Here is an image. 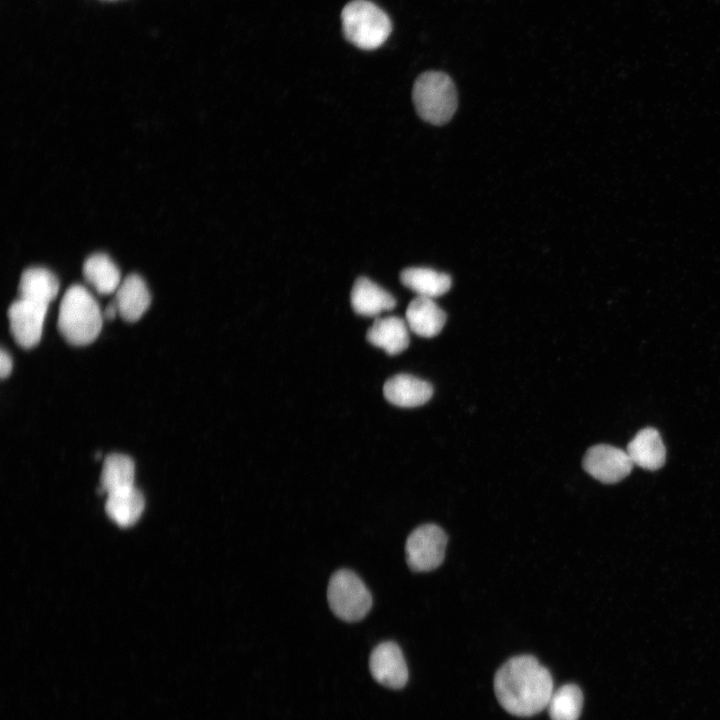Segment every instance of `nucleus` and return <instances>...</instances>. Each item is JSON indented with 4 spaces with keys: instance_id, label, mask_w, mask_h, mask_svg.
Returning a JSON list of instances; mask_svg holds the SVG:
<instances>
[{
    "instance_id": "13",
    "label": "nucleus",
    "mask_w": 720,
    "mask_h": 720,
    "mask_svg": "<svg viewBox=\"0 0 720 720\" xmlns=\"http://www.w3.org/2000/svg\"><path fill=\"white\" fill-rule=\"evenodd\" d=\"M633 465L646 470H658L665 463L666 450L659 432L652 427L640 430L626 450Z\"/></svg>"
},
{
    "instance_id": "4",
    "label": "nucleus",
    "mask_w": 720,
    "mask_h": 720,
    "mask_svg": "<svg viewBox=\"0 0 720 720\" xmlns=\"http://www.w3.org/2000/svg\"><path fill=\"white\" fill-rule=\"evenodd\" d=\"M341 19L347 40L365 50L381 46L392 30L388 15L367 0L349 2L342 10Z\"/></svg>"
},
{
    "instance_id": "22",
    "label": "nucleus",
    "mask_w": 720,
    "mask_h": 720,
    "mask_svg": "<svg viewBox=\"0 0 720 720\" xmlns=\"http://www.w3.org/2000/svg\"><path fill=\"white\" fill-rule=\"evenodd\" d=\"M12 359L4 349L1 350L0 353V375L1 378H6L9 376L12 370Z\"/></svg>"
},
{
    "instance_id": "15",
    "label": "nucleus",
    "mask_w": 720,
    "mask_h": 720,
    "mask_svg": "<svg viewBox=\"0 0 720 720\" xmlns=\"http://www.w3.org/2000/svg\"><path fill=\"white\" fill-rule=\"evenodd\" d=\"M367 340L389 355L399 354L409 345L408 325L396 316L376 318L367 331Z\"/></svg>"
},
{
    "instance_id": "16",
    "label": "nucleus",
    "mask_w": 720,
    "mask_h": 720,
    "mask_svg": "<svg viewBox=\"0 0 720 720\" xmlns=\"http://www.w3.org/2000/svg\"><path fill=\"white\" fill-rule=\"evenodd\" d=\"M58 291V279L50 270L30 267L23 271L18 287L19 298L49 306Z\"/></svg>"
},
{
    "instance_id": "9",
    "label": "nucleus",
    "mask_w": 720,
    "mask_h": 720,
    "mask_svg": "<svg viewBox=\"0 0 720 720\" xmlns=\"http://www.w3.org/2000/svg\"><path fill=\"white\" fill-rule=\"evenodd\" d=\"M369 668L373 678L381 685L400 689L408 680V669L400 647L386 641L377 645L369 659Z\"/></svg>"
},
{
    "instance_id": "17",
    "label": "nucleus",
    "mask_w": 720,
    "mask_h": 720,
    "mask_svg": "<svg viewBox=\"0 0 720 720\" xmlns=\"http://www.w3.org/2000/svg\"><path fill=\"white\" fill-rule=\"evenodd\" d=\"M404 286L414 291L417 296L435 298L449 291L452 281L445 273L431 268L410 267L400 274Z\"/></svg>"
},
{
    "instance_id": "23",
    "label": "nucleus",
    "mask_w": 720,
    "mask_h": 720,
    "mask_svg": "<svg viewBox=\"0 0 720 720\" xmlns=\"http://www.w3.org/2000/svg\"><path fill=\"white\" fill-rule=\"evenodd\" d=\"M118 314H119L118 308H117L115 302L113 301L106 306L104 313H103V317L105 319L112 320Z\"/></svg>"
},
{
    "instance_id": "12",
    "label": "nucleus",
    "mask_w": 720,
    "mask_h": 720,
    "mask_svg": "<svg viewBox=\"0 0 720 720\" xmlns=\"http://www.w3.org/2000/svg\"><path fill=\"white\" fill-rule=\"evenodd\" d=\"M119 315L128 322L139 320L150 306L151 296L144 280L131 274L121 281L113 300Z\"/></svg>"
},
{
    "instance_id": "2",
    "label": "nucleus",
    "mask_w": 720,
    "mask_h": 720,
    "mask_svg": "<svg viewBox=\"0 0 720 720\" xmlns=\"http://www.w3.org/2000/svg\"><path fill=\"white\" fill-rule=\"evenodd\" d=\"M103 313L92 294L81 285L70 286L63 295L58 329L64 339L76 346L93 342L102 329Z\"/></svg>"
},
{
    "instance_id": "19",
    "label": "nucleus",
    "mask_w": 720,
    "mask_h": 720,
    "mask_svg": "<svg viewBox=\"0 0 720 720\" xmlns=\"http://www.w3.org/2000/svg\"><path fill=\"white\" fill-rule=\"evenodd\" d=\"M86 281L100 294L115 293L121 283L116 264L104 253L89 256L83 265Z\"/></svg>"
},
{
    "instance_id": "21",
    "label": "nucleus",
    "mask_w": 720,
    "mask_h": 720,
    "mask_svg": "<svg viewBox=\"0 0 720 720\" xmlns=\"http://www.w3.org/2000/svg\"><path fill=\"white\" fill-rule=\"evenodd\" d=\"M583 694L575 684H565L553 691L547 705L551 720H578Z\"/></svg>"
},
{
    "instance_id": "20",
    "label": "nucleus",
    "mask_w": 720,
    "mask_h": 720,
    "mask_svg": "<svg viewBox=\"0 0 720 720\" xmlns=\"http://www.w3.org/2000/svg\"><path fill=\"white\" fill-rule=\"evenodd\" d=\"M135 466L126 455L113 453L108 455L101 472V489L107 494L131 488L134 485Z\"/></svg>"
},
{
    "instance_id": "14",
    "label": "nucleus",
    "mask_w": 720,
    "mask_h": 720,
    "mask_svg": "<svg viewBox=\"0 0 720 720\" xmlns=\"http://www.w3.org/2000/svg\"><path fill=\"white\" fill-rule=\"evenodd\" d=\"M351 305L357 314L374 317L393 309L396 300L389 292L369 278L359 277L351 290Z\"/></svg>"
},
{
    "instance_id": "7",
    "label": "nucleus",
    "mask_w": 720,
    "mask_h": 720,
    "mask_svg": "<svg viewBox=\"0 0 720 720\" xmlns=\"http://www.w3.org/2000/svg\"><path fill=\"white\" fill-rule=\"evenodd\" d=\"M633 463L626 451L607 444L590 447L583 458V468L605 484H613L628 476Z\"/></svg>"
},
{
    "instance_id": "5",
    "label": "nucleus",
    "mask_w": 720,
    "mask_h": 720,
    "mask_svg": "<svg viewBox=\"0 0 720 720\" xmlns=\"http://www.w3.org/2000/svg\"><path fill=\"white\" fill-rule=\"evenodd\" d=\"M332 612L347 622L362 620L372 607V596L364 582L352 571L341 569L330 578L327 588Z\"/></svg>"
},
{
    "instance_id": "3",
    "label": "nucleus",
    "mask_w": 720,
    "mask_h": 720,
    "mask_svg": "<svg viewBox=\"0 0 720 720\" xmlns=\"http://www.w3.org/2000/svg\"><path fill=\"white\" fill-rule=\"evenodd\" d=\"M412 99L419 116L434 125L447 123L457 108L452 79L440 71H427L415 80Z\"/></svg>"
},
{
    "instance_id": "18",
    "label": "nucleus",
    "mask_w": 720,
    "mask_h": 720,
    "mask_svg": "<svg viewBox=\"0 0 720 720\" xmlns=\"http://www.w3.org/2000/svg\"><path fill=\"white\" fill-rule=\"evenodd\" d=\"M145 506L143 494L135 487L108 494L105 510L119 526L128 527L137 522Z\"/></svg>"
},
{
    "instance_id": "6",
    "label": "nucleus",
    "mask_w": 720,
    "mask_h": 720,
    "mask_svg": "<svg viewBox=\"0 0 720 720\" xmlns=\"http://www.w3.org/2000/svg\"><path fill=\"white\" fill-rule=\"evenodd\" d=\"M447 535L436 524H424L414 529L406 540L405 552L409 568L428 572L439 567L445 557Z\"/></svg>"
},
{
    "instance_id": "8",
    "label": "nucleus",
    "mask_w": 720,
    "mask_h": 720,
    "mask_svg": "<svg viewBox=\"0 0 720 720\" xmlns=\"http://www.w3.org/2000/svg\"><path fill=\"white\" fill-rule=\"evenodd\" d=\"M48 306L18 298L8 309L10 331L14 340L29 349L38 344Z\"/></svg>"
},
{
    "instance_id": "10",
    "label": "nucleus",
    "mask_w": 720,
    "mask_h": 720,
    "mask_svg": "<svg viewBox=\"0 0 720 720\" xmlns=\"http://www.w3.org/2000/svg\"><path fill=\"white\" fill-rule=\"evenodd\" d=\"M383 394L395 406L412 408L428 402L433 388L428 382L412 375L397 374L385 382Z\"/></svg>"
},
{
    "instance_id": "11",
    "label": "nucleus",
    "mask_w": 720,
    "mask_h": 720,
    "mask_svg": "<svg viewBox=\"0 0 720 720\" xmlns=\"http://www.w3.org/2000/svg\"><path fill=\"white\" fill-rule=\"evenodd\" d=\"M406 323L416 335L431 338L441 332L446 314L433 298L416 296L407 307Z\"/></svg>"
},
{
    "instance_id": "1",
    "label": "nucleus",
    "mask_w": 720,
    "mask_h": 720,
    "mask_svg": "<svg viewBox=\"0 0 720 720\" xmlns=\"http://www.w3.org/2000/svg\"><path fill=\"white\" fill-rule=\"evenodd\" d=\"M553 691L550 672L531 655L510 658L495 674L496 698L515 716L528 717L541 712L547 708Z\"/></svg>"
}]
</instances>
